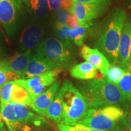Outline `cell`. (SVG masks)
<instances>
[{"instance_id":"cell-27","label":"cell","mask_w":131,"mask_h":131,"mask_svg":"<svg viewBox=\"0 0 131 131\" xmlns=\"http://www.w3.org/2000/svg\"><path fill=\"white\" fill-rule=\"evenodd\" d=\"M58 127L60 131H90L89 127L79 124L75 126H68L61 123L58 124Z\"/></svg>"},{"instance_id":"cell-3","label":"cell","mask_w":131,"mask_h":131,"mask_svg":"<svg viewBox=\"0 0 131 131\" xmlns=\"http://www.w3.org/2000/svg\"><path fill=\"white\" fill-rule=\"evenodd\" d=\"M126 18L124 9L115 10L109 16L102 34L95 42L96 49L102 52L112 64H118L119 42Z\"/></svg>"},{"instance_id":"cell-26","label":"cell","mask_w":131,"mask_h":131,"mask_svg":"<svg viewBox=\"0 0 131 131\" xmlns=\"http://www.w3.org/2000/svg\"><path fill=\"white\" fill-rule=\"evenodd\" d=\"M71 29L68 26L61 29H55L56 34L59 40L66 43H72V41L70 40V34Z\"/></svg>"},{"instance_id":"cell-12","label":"cell","mask_w":131,"mask_h":131,"mask_svg":"<svg viewBox=\"0 0 131 131\" xmlns=\"http://www.w3.org/2000/svg\"><path fill=\"white\" fill-rule=\"evenodd\" d=\"M81 57L88 63L91 64L96 69L100 70L103 75L105 74L111 63L102 52L97 49H92L86 45H83L80 50Z\"/></svg>"},{"instance_id":"cell-4","label":"cell","mask_w":131,"mask_h":131,"mask_svg":"<svg viewBox=\"0 0 131 131\" xmlns=\"http://www.w3.org/2000/svg\"><path fill=\"white\" fill-rule=\"evenodd\" d=\"M1 107L3 119L9 131H33L46 123L43 117L24 104L10 102Z\"/></svg>"},{"instance_id":"cell-1","label":"cell","mask_w":131,"mask_h":131,"mask_svg":"<svg viewBox=\"0 0 131 131\" xmlns=\"http://www.w3.org/2000/svg\"><path fill=\"white\" fill-rule=\"evenodd\" d=\"M89 108L111 105L127 106V100L117 85L104 78L83 81L77 84Z\"/></svg>"},{"instance_id":"cell-5","label":"cell","mask_w":131,"mask_h":131,"mask_svg":"<svg viewBox=\"0 0 131 131\" xmlns=\"http://www.w3.org/2000/svg\"><path fill=\"white\" fill-rule=\"evenodd\" d=\"M59 91L63 104L61 124L76 125L86 115L89 110L88 103L80 91L69 80H66Z\"/></svg>"},{"instance_id":"cell-21","label":"cell","mask_w":131,"mask_h":131,"mask_svg":"<svg viewBox=\"0 0 131 131\" xmlns=\"http://www.w3.org/2000/svg\"><path fill=\"white\" fill-rule=\"evenodd\" d=\"M116 85L127 101L131 104V70H125L124 74Z\"/></svg>"},{"instance_id":"cell-23","label":"cell","mask_w":131,"mask_h":131,"mask_svg":"<svg viewBox=\"0 0 131 131\" xmlns=\"http://www.w3.org/2000/svg\"><path fill=\"white\" fill-rule=\"evenodd\" d=\"M124 72L125 69L119 65L112 64L103 75V77L107 81L116 85L124 74Z\"/></svg>"},{"instance_id":"cell-18","label":"cell","mask_w":131,"mask_h":131,"mask_svg":"<svg viewBox=\"0 0 131 131\" xmlns=\"http://www.w3.org/2000/svg\"><path fill=\"white\" fill-rule=\"evenodd\" d=\"M63 104L61 101V93L59 91L54 98L53 101L49 106L46 117L52 119L54 122L59 123L62 121Z\"/></svg>"},{"instance_id":"cell-14","label":"cell","mask_w":131,"mask_h":131,"mask_svg":"<svg viewBox=\"0 0 131 131\" xmlns=\"http://www.w3.org/2000/svg\"><path fill=\"white\" fill-rule=\"evenodd\" d=\"M42 30L40 27L30 25L26 27L21 33L19 39L20 45L23 50H31L40 43Z\"/></svg>"},{"instance_id":"cell-34","label":"cell","mask_w":131,"mask_h":131,"mask_svg":"<svg viewBox=\"0 0 131 131\" xmlns=\"http://www.w3.org/2000/svg\"><path fill=\"white\" fill-rule=\"evenodd\" d=\"M0 131H7L4 126V123L0 124Z\"/></svg>"},{"instance_id":"cell-19","label":"cell","mask_w":131,"mask_h":131,"mask_svg":"<svg viewBox=\"0 0 131 131\" xmlns=\"http://www.w3.org/2000/svg\"><path fill=\"white\" fill-rule=\"evenodd\" d=\"M10 100L11 102L19 103L30 107L32 101L28 92L24 88L16 84L15 83L11 92Z\"/></svg>"},{"instance_id":"cell-22","label":"cell","mask_w":131,"mask_h":131,"mask_svg":"<svg viewBox=\"0 0 131 131\" xmlns=\"http://www.w3.org/2000/svg\"><path fill=\"white\" fill-rule=\"evenodd\" d=\"M19 79V77L10 71L6 60L0 61V89L10 81Z\"/></svg>"},{"instance_id":"cell-10","label":"cell","mask_w":131,"mask_h":131,"mask_svg":"<svg viewBox=\"0 0 131 131\" xmlns=\"http://www.w3.org/2000/svg\"><path fill=\"white\" fill-rule=\"evenodd\" d=\"M55 70L58 69L47 58L40 53H36L32 55L27 68L19 77V79H28L46 72Z\"/></svg>"},{"instance_id":"cell-38","label":"cell","mask_w":131,"mask_h":131,"mask_svg":"<svg viewBox=\"0 0 131 131\" xmlns=\"http://www.w3.org/2000/svg\"><path fill=\"white\" fill-rule=\"evenodd\" d=\"M1 50H0V56H1Z\"/></svg>"},{"instance_id":"cell-32","label":"cell","mask_w":131,"mask_h":131,"mask_svg":"<svg viewBox=\"0 0 131 131\" xmlns=\"http://www.w3.org/2000/svg\"><path fill=\"white\" fill-rule=\"evenodd\" d=\"M126 128L129 131H131V106L128 110L126 117Z\"/></svg>"},{"instance_id":"cell-8","label":"cell","mask_w":131,"mask_h":131,"mask_svg":"<svg viewBox=\"0 0 131 131\" xmlns=\"http://www.w3.org/2000/svg\"><path fill=\"white\" fill-rule=\"evenodd\" d=\"M60 70H50L28 78L15 80L16 84L24 88L29 92L32 100L49 89L56 81Z\"/></svg>"},{"instance_id":"cell-15","label":"cell","mask_w":131,"mask_h":131,"mask_svg":"<svg viewBox=\"0 0 131 131\" xmlns=\"http://www.w3.org/2000/svg\"><path fill=\"white\" fill-rule=\"evenodd\" d=\"M31 57V50H27L23 53L16 54L5 60L7 62V66L10 70L17 75L19 78L27 68Z\"/></svg>"},{"instance_id":"cell-17","label":"cell","mask_w":131,"mask_h":131,"mask_svg":"<svg viewBox=\"0 0 131 131\" xmlns=\"http://www.w3.org/2000/svg\"><path fill=\"white\" fill-rule=\"evenodd\" d=\"M31 15L37 18H44L48 14L49 8L47 0H22Z\"/></svg>"},{"instance_id":"cell-35","label":"cell","mask_w":131,"mask_h":131,"mask_svg":"<svg viewBox=\"0 0 131 131\" xmlns=\"http://www.w3.org/2000/svg\"><path fill=\"white\" fill-rule=\"evenodd\" d=\"M127 70H131V63H130V64H129L128 68H127Z\"/></svg>"},{"instance_id":"cell-20","label":"cell","mask_w":131,"mask_h":131,"mask_svg":"<svg viewBox=\"0 0 131 131\" xmlns=\"http://www.w3.org/2000/svg\"><path fill=\"white\" fill-rule=\"evenodd\" d=\"M92 26V24L91 23L84 25H78L75 28L72 29L70 34V41L78 46H81L88 34V29Z\"/></svg>"},{"instance_id":"cell-24","label":"cell","mask_w":131,"mask_h":131,"mask_svg":"<svg viewBox=\"0 0 131 131\" xmlns=\"http://www.w3.org/2000/svg\"><path fill=\"white\" fill-rule=\"evenodd\" d=\"M15 81H10L6 84L0 89V103L1 105L10 103V95Z\"/></svg>"},{"instance_id":"cell-33","label":"cell","mask_w":131,"mask_h":131,"mask_svg":"<svg viewBox=\"0 0 131 131\" xmlns=\"http://www.w3.org/2000/svg\"><path fill=\"white\" fill-rule=\"evenodd\" d=\"M3 123V119L2 117V114H1V103H0V124Z\"/></svg>"},{"instance_id":"cell-9","label":"cell","mask_w":131,"mask_h":131,"mask_svg":"<svg viewBox=\"0 0 131 131\" xmlns=\"http://www.w3.org/2000/svg\"><path fill=\"white\" fill-rule=\"evenodd\" d=\"M109 6L110 3H74L70 14L76 16L78 25H84L103 15Z\"/></svg>"},{"instance_id":"cell-29","label":"cell","mask_w":131,"mask_h":131,"mask_svg":"<svg viewBox=\"0 0 131 131\" xmlns=\"http://www.w3.org/2000/svg\"><path fill=\"white\" fill-rule=\"evenodd\" d=\"M73 4H74V2H73V0H62L60 7L64 9L65 10L68 11L69 14H70L72 9Z\"/></svg>"},{"instance_id":"cell-25","label":"cell","mask_w":131,"mask_h":131,"mask_svg":"<svg viewBox=\"0 0 131 131\" xmlns=\"http://www.w3.org/2000/svg\"><path fill=\"white\" fill-rule=\"evenodd\" d=\"M69 13L68 11L60 7L56 12L57 22L55 26V29H61L67 26V19L69 16Z\"/></svg>"},{"instance_id":"cell-30","label":"cell","mask_w":131,"mask_h":131,"mask_svg":"<svg viewBox=\"0 0 131 131\" xmlns=\"http://www.w3.org/2000/svg\"><path fill=\"white\" fill-rule=\"evenodd\" d=\"M49 3V8L51 10L57 11L60 8L62 0H47Z\"/></svg>"},{"instance_id":"cell-2","label":"cell","mask_w":131,"mask_h":131,"mask_svg":"<svg viewBox=\"0 0 131 131\" xmlns=\"http://www.w3.org/2000/svg\"><path fill=\"white\" fill-rule=\"evenodd\" d=\"M128 105L91 108L78 124L101 131H125Z\"/></svg>"},{"instance_id":"cell-28","label":"cell","mask_w":131,"mask_h":131,"mask_svg":"<svg viewBox=\"0 0 131 131\" xmlns=\"http://www.w3.org/2000/svg\"><path fill=\"white\" fill-rule=\"evenodd\" d=\"M67 26L70 29H74L78 26V22L76 16L73 14H69L67 19Z\"/></svg>"},{"instance_id":"cell-37","label":"cell","mask_w":131,"mask_h":131,"mask_svg":"<svg viewBox=\"0 0 131 131\" xmlns=\"http://www.w3.org/2000/svg\"><path fill=\"white\" fill-rule=\"evenodd\" d=\"M130 63H131V50H130Z\"/></svg>"},{"instance_id":"cell-6","label":"cell","mask_w":131,"mask_h":131,"mask_svg":"<svg viewBox=\"0 0 131 131\" xmlns=\"http://www.w3.org/2000/svg\"><path fill=\"white\" fill-rule=\"evenodd\" d=\"M36 53L47 58L59 70L75 64V50L72 43H66L58 38L49 37L40 42Z\"/></svg>"},{"instance_id":"cell-16","label":"cell","mask_w":131,"mask_h":131,"mask_svg":"<svg viewBox=\"0 0 131 131\" xmlns=\"http://www.w3.org/2000/svg\"><path fill=\"white\" fill-rule=\"evenodd\" d=\"M70 73L73 78L87 81L96 78L98 71L91 64L85 61L72 67Z\"/></svg>"},{"instance_id":"cell-36","label":"cell","mask_w":131,"mask_h":131,"mask_svg":"<svg viewBox=\"0 0 131 131\" xmlns=\"http://www.w3.org/2000/svg\"><path fill=\"white\" fill-rule=\"evenodd\" d=\"M90 131H101V130H94V129H92L89 128Z\"/></svg>"},{"instance_id":"cell-31","label":"cell","mask_w":131,"mask_h":131,"mask_svg":"<svg viewBox=\"0 0 131 131\" xmlns=\"http://www.w3.org/2000/svg\"><path fill=\"white\" fill-rule=\"evenodd\" d=\"M74 3H110L111 0H73Z\"/></svg>"},{"instance_id":"cell-39","label":"cell","mask_w":131,"mask_h":131,"mask_svg":"<svg viewBox=\"0 0 131 131\" xmlns=\"http://www.w3.org/2000/svg\"><path fill=\"white\" fill-rule=\"evenodd\" d=\"M129 1H130V2L131 3V0H129Z\"/></svg>"},{"instance_id":"cell-11","label":"cell","mask_w":131,"mask_h":131,"mask_svg":"<svg viewBox=\"0 0 131 131\" xmlns=\"http://www.w3.org/2000/svg\"><path fill=\"white\" fill-rule=\"evenodd\" d=\"M131 50V18H127L124 23L119 46L118 64L127 70L130 64Z\"/></svg>"},{"instance_id":"cell-7","label":"cell","mask_w":131,"mask_h":131,"mask_svg":"<svg viewBox=\"0 0 131 131\" xmlns=\"http://www.w3.org/2000/svg\"><path fill=\"white\" fill-rule=\"evenodd\" d=\"M22 8V0H0V23L10 37L17 29Z\"/></svg>"},{"instance_id":"cell-13","label":"cell","mask_w":131,"mask_h":131,"mask_svg":"<svg viewBox=\"0 0 131 131\" xmlns=\"http://www.w3.org/2000/svg\"><path fill=\"white\" fill-rule=\"evenodd\" d=\"M60 82L56 80L45 92L33 100L30 107L41 115L46 116L47 111L58 92Z\"/></svg>"}]
</instances>
